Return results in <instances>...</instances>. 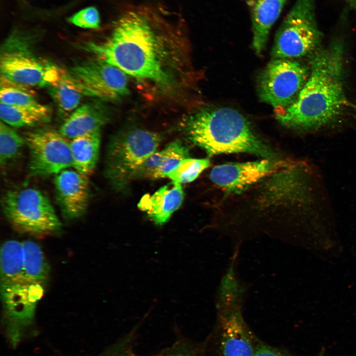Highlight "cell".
<instances>
[{
    "mask_svg": "<svg viewBox=\"0 0 356 356\" xmlns=\"http://www.w3.org/2000/svg\"><path fill=\"white\" fill-rule=\"evenodd\" d=\"M185 28L180 14L163 6L128 5L106 40L87 43L84 48L127 75L170 89L176 84Z\"/></svg>",
    "mask_w": 356,
    "mask_h": 356,
    "instance_id": "6da1fadb",
    "label": "cell"
},
{
    "mask_svg": "<svg viewBox=\"0 0 356 356\" xmlns=\"http://www.w3.org/2000/svg\"><path fill=\"white\" fill-rule=\"evenodd\" d=\"M344 51L342 44L337 40L313 55L308 79L296 99L282 113L276 115L281 124L314 129L340 117L346 103Z\"/></svg>",
    "mask_w": 356,
    "mask_h": 356,
    "instance_id": "7a4b0ae2",
    "label": "cell"
},
{
    "mask_svg": "<svg viewBox=\"0 0 356 356\" xmlns=\"http://www.w3.org/2000/svg\"><path fill=\"white\" fill-rule=\"evenodd\" d=\"M185 128L188 138L210 156L247 153L267 159L275 157L248 120L232 108L200 111L189 117Z\"/></svg>",
    "mask_w": 356,
    "mask_h": 356,
    "instance_id": "3957f363",
    "label": "cell"
},
{
    "mask_svg": "<svg viewBox=\"0 0 356 356\" xmlns=\"http://www.w3.org/2000/svg\"><path fill=\"white\" fill-rule=\"evenodd\" d=\"M161 138L155 133L141 129L112 138L107 149L105 175L114 188L126 187L143 163L157 151Z\"/></svg>",
    "mask_w": 356,
    "mask_h": 356,
    "instance_id": "277c9868",
    "label": "cell"
},
{
    "mask_svg": "<svg viewBox=\"0 0 356 356\" xmlns=\"http://www.w3.org/2000/svg\"><path fill=\"white\" fill-rule=\"evenodd\" d=\"M1 206L7 221L21 232L44 235L61 228V222L50 202L36 188L8 190L2 196Z\"/></svg>",
    "mask_w": 356,
    "mask_h": 356,
    "instance_id": "5b68a950",
    "label": "cell"
},
{
    "mask_svg": "<svg viewBox=\"0 0 356 356\" xmlns=\"http://www.w3.org/2000/svg\"><path fill=\"white\" fill-rule=\"evenodd\" d=\"M316 0H296L275 37L271 51L273 59L305 56L320 44L322 34L318 26Z\"/></svg>",
    "mask_w": 356,
    "mask_h": 356,
    "instance_id": "8992f818",
    "label": "cell"
},
{
    "mask_svg": "<svg viewBox=\"0 0 356 356\" xmlns=\"http://www.w3.org/2000/svg\"><path fill=\"white\" fill-rule=\"evenodd\" d=\"M309 75L307 68L296 61L273 59L259 76V96L274 109L276 115L281 114L296 99Z\"/></svg>",
    "mask_w": 356,
    "mask_h": 356,
    "instance_id": "52a82bcc",
    "label": "cell"
},
{
    "mask_svg": "<svg viewBox=\"0 0 356 356\" xmlns=\"http://www.w3.org/2000/svg\"><path fill=\"white\" fill-rule=\"evenodd\" d=\"M44 284L27 281L0 282L5 334L15 348L33 324L37 305L44 295Z\"/></svg>",
    "mask_w": 356,
    "mask_h": 356,
    "instance_id": "ba28073f",
    "label": "cell"
},
{
    "mask_svg": "<svg viewBox=\"0 0 356 356\" xmlns=\"http://www.w3.org/2000/svg\"><path fill=\"white\" fill-rule=\"evenodd\" d=\"M32 35L15 29L1 48V75L10 81L29 87H46L50 63H44L33 53Z\"/></svg>",
    "mask_w": 356,
    "mask_h": 356,
    "instance_id": "9c48e42d",
    "label": "cell"
},
{
    "mask_svg": "<svg viewBox=\"0 0 356 356\" xmlns=\"http://www.w3.org/2000/svg\"><path fill=\"white\" fill-rule=\"evenodd\" d=\"M24 138L29 150L30 176L56 175L73 167L70 141L59 131L37 129L26 132Z\"/></svg>",
    "mask_w": 356,
    "mask_h": 356,
    "instance_id": "30bf717a",
    "label": "cell"
},
{
    "mask_svg": "<svg viewBox=\"0 0 356 356\" xmlns=\"http://www.w3.org/2000/svg\"><path fill=\"white\" fill-rule=\"evenodd\" d=\"M70 73L84 95L116 100L129 92L127 74L100 58L78 64Z\"/></svg>",
    "mask_w": 356,
    "mask_h": 356,
    "instance_id": "8fae6325",
    "label": "cell"
},
{
    "mask_svg": "<svg viewBox=\"0 0 356 356\" xmlns=\"http://www.w3.org/2000/svg\"><path fill=\"white\" fill-rule=\"evenodd\" d=\"M283 164L267 158L252 162L225 163L214 167L210 178L214 183L226 191L239 193L271 176Z\"/></svg>",
    "mask_w": 356,
    "mask_h": 356,
    "instance_id": "7c38bea8",
    "label": "cell"
},
{
    "mask_svg": "<svg viewBox=\"0 0 356 356\" xmlns=\"http://www.w3.org/2000/svg\"><path fill=\"white\" fill-rule=\"evenodd\" d=\"M54 184L56 199L64 217L75 219L82 216L89 199L88 177L69 168L55 175Z\"/></svg>",
    "mask_w": 356,
    "mask_h": 356,
    "instance_id": "4fadbf2b",
    "label": "cell"
},
{
    "mask_svg": "<svg viewBox=\"0 0 356 356\" xmlns=\"http://www.w3.org/2000/svg\"><path fill=\"white\" fill-rule=\"evenodd\" d=\"M46 80L49 93L59 115L66 119L77 108L84 94L70 72L55 65L49 64Z\"/></svg>",
    "mask_w": 356,
    "mask_h": 356,
    "instance_id": "5bb4252c",
    "label": "cell"
},
{
    "mask_svg": "<svg viewBox=\"0 0 356 356\" xmlns=\"http://www.w3.org/2000/svg\"><path fill=\"white\" fill-rule=\"evenodd\" d=\"M287 0H247L253 32L252 47L260 55L266 47L270 29Z\"/></svg>",
    "mask_w": 356,
    "mask_h": 356,
    "instance_id": "9a60e30c",
    "label": "cell"
},
{
    "mask_svg": "<svg viewBox=\"0 0 356 356\" xmlns=\"http://www.w3.org/2000/svg\"><path fill=\"white\" fill-rule=\"evenodd\" d=\"M183 191L180 184L165 185L152 195H146L138 206L158 225L166 223L181 205Z\"/></svg>",
    "mask_w": 356,
    "mask_h": 356,
    "instance_id": "2e32d148",
    "label": "cell"
},
{
    "mask_svg": "<svg viewBox=\"0 0 356 356\" xmlns=\"http://www.w3.org/2000/svg\"><path fill=\"white\" fill-rule=\"evenodd\" d=\"M108 120L107 111L99 102L85 103L76 109L61 126L59 132L67 138L73 139L89 132L101 130Z\"/></svg>",
    "mask_w": 356,
    "mask_h": 356,
    "instance_id": "e0dca14e",
    "label": "cell"
},
{
    "mask_svg": "<svg viewBox=\"0 0 356 356\" xmlns=\"http://www.w3.org/2000/svg\"><path fill=\"white\" fill-rule=\"evenodd\" d=\"M220 348L221 356H254L256 346L238 315L231 314L222 320Z\"/></svg>",
    "mask_w": 356,
    "mask_h": 356,
    "instance_id": "ac0fdd59",
    "label": "cell"
},
{
    "mask_svg": "<svg viewBox=\"0 0 356 356\" xmlns=\"http://www.w3.org/2000/svg\"><path fill=\"white\" fill-rule=\"evenodd\" d=\"M188 148L177 140L169 143L164 149L155 151L143 163L134 178H159L167 177L182 160L189 158Z\"/></svg>",
    "mask_w": 356,
    "mask_h": 356,
    "instance_id": "d6986e66",
    "label": "cell"
},
{
    "mask_svg": "<svg viewBox=\"0 0 356 356\" xmlns=\"http://www.w3.org/2000/svg\"><path fill=\"white\" fill-rule=\"evenodd\" d=\"M101 141V130L79 136L70 141L74 169L89 177L96 165Z\"/></svg>",
    "mask_w": 356,
    "mask_h": 356,
    "instance_id": "ffe728a7",
    "label": "cell"
},
{
    "mask_svg": "<svg viewBox=\"0 0 356 356\" xmlns=\"http://www.w3.org/2000/svg\"><path fill=\"white\" fill-rule=\"evenodd\" d=\"M0 102L51 115L49 107L40 103L31 87L15 83L0 75Z\"/></svg>",
    "mask_w": 356,
    "mask_h": 356,
    "instance_id": "44dd1931",
    "label": "cell"
},
{
    "mask_svg": "<svg viewBox=\"0 0 356 356\" xmlns=\"http://www.w3.org/2000/svg\"><path fill=\"white\" fill-rule=\"evenodd\" d=\"M0 282L24 281L22 242L9 240L0 249Z\"/></svg>",
    "mask_w": 356,
    "mask_h": 356,
    "instance_id": "7402d4cb",
    "label": "cell"
},
{
    "mask_svg": "<svg viewBox=\"0 0 356 356\" xmlns=\"http://www.w3.org/2000/svg\"><path fill=\"white\" fill-rule=\"evenodd\" d=\"M22 245L24 281L44 284L48 277L50 267L41 248L31 240L24 241Z\"/></svg>",
    "mask_w": 356,
    "mask_h": 356,
    "instance_id": "603a6c76",
    "label": "cell"
},
{
    "mask_svg": "<svg viewBox=\"0 0 356 356\" xmlns=\"http://www.w3.org/2000/svg\"><path fill=\"white\" fill-rule=\"evenodd\" d=\"M0 116L5 124L16 128L37 126L48 122L50 118V115L2 102Z\"/></svg>",
    "mask_w": 356,
    "mask_h": 356,
    "instance_id": "cb8c5ba5",
    "label": "cell"
},
{
    "mask_svg": "<svg viewBox=\"0 0 356 356\" xmlns=\"http://www.w3.org/2000/svg\"><path fill=\"white\" fill-rule=\"evenodd\" d=\"M25 145L24 137L5 123L0 124V162L3 168L17 158Z\"/></svg>",
    "mask_w": 356,
    "mask_h": 356,
    "instance_id": "d4e9b609",
    "label": "cell"
},
{
    "mask_svg": "<svg viewBox=\"0 0 356 356\" xmlns=\"http://www.w3.org/2000/svg\"><path fill=\"white\" fill-rule=\"evenodd\" d=\"M210 165L208 159L187 158L180 163L167 175L173 183H185L195 180Z\"/></svg>",
    "mask_w": 356,
    "mask_h": 356,
    "instance_id": "484cf974",
    "label": "cell"
},
{
    "mask_svg": "<svg viewBox=\"0 0 356 356\" xmlns=\"http://www.w3.org/2000/svg\"><path fill=\"white\" fill-rule=\"evenodd\" d=\"M68 20L83 28L98 29L100 27L99 14L94 7H88L79 11L69 17Z\"/></svg>",
    "mask_w": 356,
    "mask_h": 356,
    "instance_id": "4316f807",
    "label": "cell"
},
{
    "mask_svg": "<svg viewBox=\"0 0 356 356\" xmlns=\"http://www.w3.org/2000/svg\"><path fill=\"white\" fill-rule=\"evenodd\" d=\"M98 356H131V355L123 346L117 343Z\"/></svg>",
    "mask_w": 356,
    "mask_h": 356,
    "instance_id": "83f0119b",
    "label": "cell"
},
{
    "mask_svg": "<svg viewBox=\"0 0 356 356\" xmlns=\"http://www.w3.org/2000/svg\"><path fill=\"white\" fill-rule=\"evenodd\" d=\"M254 356H286L272 348L262 344L256 345Z\"/></svg>",
    "mask_w": 356,
    "mask_h": 356,
    "instance_id": "f1b7e54d",
    "label": "cell"
},
{
    "mask_svg": "<svg viewBox=\"0 0 356 356\" xmlns=\"http://www.w3.org/2000/svg\"><path fill=\"white\" fill-rule=\"evenodd\" d=\"M163 356H197L193 353L188 352H176L170 353V354H164Z\"/></svg>",
    "mask_w": 356,
    "mask_h": 356,
    "instance_id": "f546056e",
    "label": "cell"
},
{
    "mask_svg": "<svg viewBox=\"0 0 356 356\" xmlns=\"http://www.w3.org/2000/svg\"><path fill=\"white\" fill-rule=\"evenodd\" d=\"M356 13V0H344Z\"/></svg>",
    "mask_w": 356,
    "mask_h": 356,
    "instance_id": "4dcf8cb0",
    "label": "cell"
}]
</instances>
